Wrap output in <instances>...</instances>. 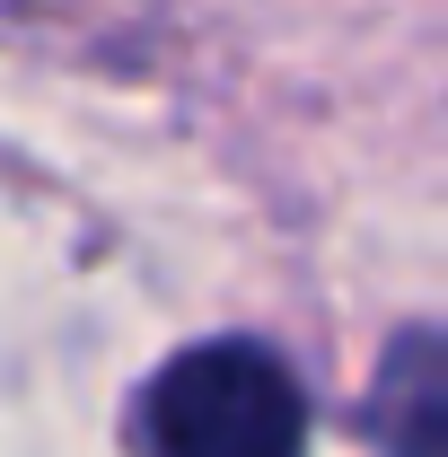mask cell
I'll use <instances>...</instances> for the list:
<instances>
[{
  "mask_svg": "<svg viewBox=\"0 0 448 457\" xmlns=\"http://www.w3.org/2000/svg\"><path fill=\"white\" fill-rule=\"evenodd\" d=\"M141 457H308V396L264 343H194L132 396Z\"/></svg>",
  "mask_w": 448,
  "mask_h": 457,
  "instance_id": "cell-1",
  "label": "cell"
},
{
  "mask_svg": "<svg viewBox=\"0 0 448 457\" xmlns=\"http://www.w3.org/2000/svg\"><path fill=\"white\" fill-rule=\"evenodd\" d=\"M361 422L378 457H448V326H404L387 343Z\"/></svg>",
  "mask_w": 448,
  "mask_h": 457,
  "instance_id": "cell-2",
  "label": "cell"
}]
</instances>
